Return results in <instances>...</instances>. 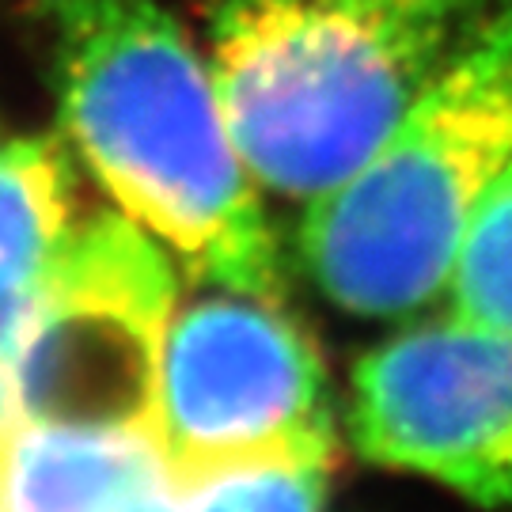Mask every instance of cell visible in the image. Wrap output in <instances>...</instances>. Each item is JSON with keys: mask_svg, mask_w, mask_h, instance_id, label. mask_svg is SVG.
Instances as JSON below:
<instances>
[{"mask_svg": "<svg viewBox=\"0 0 512 512\" xmlns=\"http://www.w3.org/2000/svg\"><path fill=\"white\" fill-rule=\"evenodd\" d=\"M61 118L122 217L220 289L274 296L277 251L220 99L164 0H42Z\"/></svg>", "mask_w": 512, "mask_h": 512, "instance_id": "6da1fadb", "label": "cell"}, {"mask_svg": "<svg viewBox=\"0 0 512 512\" xmlns=\"http://www.w3.org/2000/svg\"><path fill=\"white\" fill-rule=\"evenodd\" d=\"M505 0H220L209 80L251 179L315 202L349 179Z\"/></svg>", "mask_w": 512, "mask_h": 512, "instance_id": "7a4b0ae2", "label": "cell"}, {"mask_svg": "<svg viewBox=\"0 0 512 512\" xmlns=\"http://www.w3.org/2000/svg\"><path fill=\"white\" fill-rule=\"evenodd\" d=\"M512 152V0L467 38L384 145L311 202L300 255L357 315H403L448 289L459 243Z\"/></svg>", "mask_w": 512, "mask_h": 512, "instance_id": "3957f363", "label": "cell"}, {"mask_svg": "<svg viewBox=\"0 0 512 512\" xmlns=\"http://www.w3.org/2000/svg\"><path fill=\"white\" fill-rule=\"evenodd\" d=\"M148 425L179 482L247 463L334 459L323 365L274 296L175 300L167 319Z\"/></svg>", "mask_w": 512, "mask_h": 512, "instance_id": "277c9868", "label": "cell"}, {"mask_svg": "<svg viewBox=\"0 0 512 512\" xmlns=\"http://www.w3.org/2000/svg\"><path fill=\"white\" fill-rule=\"evenodd\" d=\"M175 270L126 217L76 224L19 311L12 421H148Z\"/></svg>", "mask_w": 512, "mask_h": 512, "instance_id": "5b68a950", "label": "cell"}, {"mask_svg": "<svg viewBox=\"0 0 512 512\" xmlns=\"http://www.w3.org/2000/svg\"><path fill=\"white\" fill-rule=\"evenodd\" d=\"M353 437L376 463L512 505V327L456 315L368 353L353 384Z\"/></svg>", "mask_w": 512, "mask_h": 512, "instance_id": "8992f818", "label": "cell"}, {"mask_svg": "<svg viewBox=\"0 0 512 512\" xmlns=\"http://www.w3.org/2000/svg\"><path fill=\"white\" fill-rule=\"evenodd\" d=\"M179 478L148 421H12L0 512H175Z\"/></svg>", "mask_w": 512, "mask_h": 512, "instance_id": "52a82bcc", "label": "cell"}, {"mask_svg": "<svg viewBox=\"0 0 512 512\" xmlns=\"http://www.w3.org/2000/svg\"><path fill=\"white\" fill-rule=\"evenodd\" d=\"M73 228L61 148L38 137L0 145V308L35 293Z\"/></svg>", "mask_w": 512, "mask_h": 512, "instance_id": "ba28073f", "label": "cell"}, {"mask_svg": "<svg viewBox=\"0 0 512 512\" xmlns=\"http://www.w3.org/2000/svg\"><path fill=\"white\" fill-rule=\"evenodd\" d=\"M444 293L459 319L512 327V152L467 224Z\"/></svg>", "mask_w": 512, "mask_h": 512, "instance_id": "9c48e42d", "label": "cell"}, {"mask_svg": "<svg viewBox=\"0 0 512 512\" xmlns=\"http://www.w3.org/2000/svg\"><path fill=\"white\" fill-rule=\"evenodd\" d=\"M327 467L247 463L179 482L175 512H323Z\"/></svg>", "mask_w": 512, "mask_h": 512, "instance_id": "30bf717a", "label": "cell"}]
</instances>
